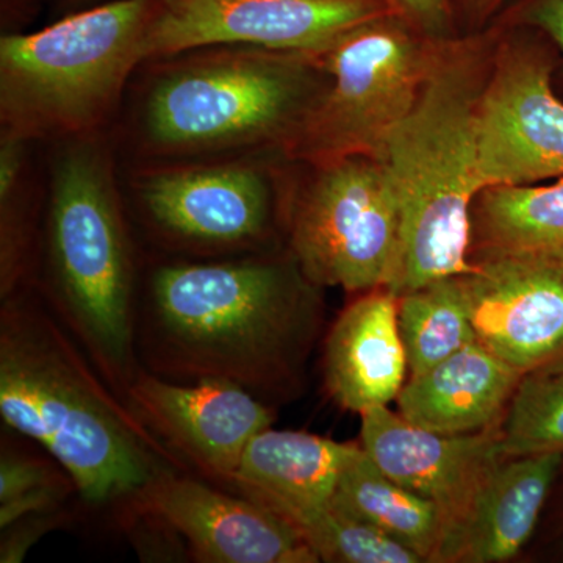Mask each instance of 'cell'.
<instances>
[{"label": "cell", "instance_id": "6da1fadb", "mask_svg": "<svg viewBox=\"0 0 563 563\" xmlns=\"http://www.w3.org/2000/svg\"><path fill=\"white\" fill-rule=\"evenodd\" d=\"M144 63L129 143L147 163L282 150L325 81L317 55L240 44Z\"/></svg>", "mask_w": 563, "mask_h": 563}, {"label": "cell", "instance_id": "7a4b0ae2", "mask_svg": "<svg viewBox=\"0 0 563 563\" xmlns=\"http://www.w3.org/2000/svg\"><path fill=\"white\" fill-rule=\"evenodd\" d=\"M492 54L477 41L442 40L417 102L385 141L379 158L399 211L396 298L472 268V211L484 190L477 106Z\"/></svg>", "mask_w": 563, "mask_h": 563}, {"label": "cell", "instance_id": "3957f363", "mask_svg": "<svg viewBox=\"0 0 563 563\" xmlns=\"http://www.w3.org/2000/svg\"><path fill=\"white\" fill-rule=\"evenodd\" d=\"M0 413L49 451L90 503L136 495L157 476L150 439L96 380L49 317L7 296Z\"/></svg>", "mask_w": 563, "mask_h": 563}, {"label": "cell", "instance_id": "277c9868", "mask_svg": "<svg viewBox=\"0 0 563 563\" xmlns=\"http://www.w3.org/2000/svg\"><path fill=\"white\" fill-rule=\"evenodd\" d=\"M310 285L298 263L163 266L151 287L157 357L179 376L268 390L309 324Z\"/></svg>", "mask_w": 563, "mask_h": 563}, {"label": "cell", "instance_id": "5b68a950", "mask_svg": "<svg viewBox=\"0 0 563 563\" xmlns=\"http://www.w3.org/2000/svg\"><path fill=\"white\" fill-rule=\"evenodd\" d=\"M157 0H113L0 38V132L36 143L103 132L146 62Z\"/></svg>", "mask_w": 563, "mask_h": 563}, {"label": "cell", "instance_id": "8992f818", "mask_svg": "<svg viewBox=\"0 0 563 563\" xmlns=\"http://www.w3.org/2000/svg\"><path fill=\"white\" fill-rule=\"evenodd\" d=\"M47 240L63 301L106 358L124 361L132 340V258L106 131L57 143Z\"/></svg>", "mask_w": 563, "mask_h": 563}, {"label": "cell", "instance_id": "52a82bcc", "mask_svg": "<svg viewBox=\"0 0 563 563\" xmlns=\"http://www.w3.org/2000/svg\"><path fill=\"white\" fill-rule=\"evenodd\" d=\"M440 41L401 13L344 33L320 55L324 85L282 152L307 165L377 157L417 102Z\"/></svg>", "mask_w": 563, "mask_h": 563}, {"label": "cell", "instance_id": "ba28073f", "mask_svg": "<svg viewBox=\"0 0 563 563\" xmlns=\"http://www.w3.org/2000/svg\"><path fill=\"white\" fill-rule=\"evenodd\" d=\"M292 206L291 247L314 287L387 288L398 262L401 211L387 168L373 155L314 163Z\"/></svg>", "mask_w": 563, "mask_h": 563}, {"label": "cell", "instance_id": "9c48e42d", "mask_svg": "<svg viewBox=\"0 0 563 563\" xmlns=\"http://www.w3.org/2000/svg\"><path fill=\"white\" fill-rule=\"evenodd\" d=\"M393 13L401 11L390 0H157L146 62L225 44L320 57L344 33Z\"/></svg>", "mask_w": 563, "mask_h": 563}, {"label": "cell", "instance_id": "30bf717a", "mask_svg": "<svg viewBox=\"0 0 563 563\" xmlns=\"http://www.w3.org/2000/svg\"><path fill=\"white\" fill-rule=\"evenodd\" d=\"M484 190L563 177V102L542 46L507 40L493 52L477 106Z\"/></svg>", "mask_w": 563, "mask_h": 563}, {"label": "cell", "instance_id": "8fae6325", "mask_svg": "<svg viewBox=\"0 0 563 563\" xmlns=\"http://www.w3.org/2000/svg\"><path fill=\"white\" fill-rule=\"evenodd\" d=\"M133 188L151 221L184 242L246 244L261 239L272 221V176L247 155L147 163Z\"/></svg>", "mask_w": 563, "mask_h": 563}, {"label": "cell", "instance_id": "7c38bea8", "mask_svg": "<svg viewBox=\"0 0 563 563\" xmlns=\"http://www.w3.org/2000/svg\"><path fill=\"white\" fill-rule=\"evenodd\" d=\"M477 342L528 374L563 358V255H481L459 276Z\"/></svg>", "mask_w": 563, "mask_h": 563}, {"label": "cell", "instance_id": "4fadbf2b", "mask_svg": "<svg viewBox=\"0 0 563 563\" xmlns=\"http://www.w3.org/2000/svg\"><path fill=\"white\" fill-rule=\"evenodd\" d=\"M361 418L362 450L391 479L442 510L444 540L462 523L493 470L507 459L501 426L446 435L412 424L388 406L366 410Z\"/></svg>", "mask_w": 563, "mask_h": 563}, {"label": "cell", "instance_id": "5bb4252c", "mask_svg": "<svg viewBox=\"0 0 563 563\" xmlns=\"http://www.w3.org/2000/svg\"><path fill=\"white\" fill-rule=\"evenodd\" d=\"M136 495H141L144 512L179 532L198 561L320 562L290 521L250 498H235L176 476H155Z\"/></svg>", "mask_w": 563, "mask_h": 563}, {"label": "cell", "instance_id": "9a60e30c", "mask_svg": "<svg viewBox=\"0 0 563 563\" xmlns=\"http://www.w3.org/2000/svg\"><path fill=\"white\" fill-rule=\"evenodd\" d=\"M129 396L143 424L222 479L232 481L247 444L272 428L268 407L251 391L224 380L177 385L141 376Z\"/></svg>", "mask_w": 563, "mask_h": 563}, {"label": "cell", "instance_id": "2e32d148", "mask_svg": "<svg viewBox=\"0 0 563 563\" xmlns=\"http://www.w3.org/2000/svg\"><path fill=\"white\" fill-rule=\"evenodd\" d=\"M325 384L355 413L396 401L409 376L398 325V298L377 288L351 303L325 343Z\"/></svg>", "mask_w": 563, "mask_h": 563}, {"label": "cell", "instance_id": "e0dca14e", "mask_svg": "<svg viewBox=\"0 0 563 563\" xmlns=\"http://www.w3.org/2000/svg\"><path fill=\"white\" fill-rule=\"evenodd\" d=\"M525 374L487 350L466 344L428 372L409 376L398 412L428 431L463 435L499 428Z\"/></svg>", "mask_w": 563, "mask_h": 563}, {"label": "cell", "instance_id": "ac0fdd59", "mask_svg": "<svg viewBox=\"0 0 563 563\" xmlns=\"http://www.w3.org/2000/svg\"><path fill=\"white\" fill-rule=\"evenodd\" d=\"M562 455L504 459L444 540L439 562L498 563L520 553L539 523Z\"/></svg>", "mask_w": 563, "mask_h": 563}, {"label": "cell", "instance_id": "d6986e66", "mask_svg": "<svg viewBox=\"0 0 563 563\" xmlns=\"http://www.w3.org/2000/svg\"><path fill=\"white\" fill-rule=\"evenodd\" d=\"M361 451V444L268 428L247 444L232 483L246 498L290 520L331 507L340 476Z\"/></svg>", "mask_w": 563, "mask_h": 563}, {"label": "cell", "instance_id": "ffe728a7", "mask_svg": "<svg viewBox=\"0 0 563 563\" xmlns=\"http://www.w3.org/2000/svg\"><path fill=\"white\" fill-rule=\"evenodd\" d=\"M331 506L379 529L420 555L422 561L439 562L446 536L442 510L391 479L365 451L344 468Z\"/></svg>", "mask_w": 563, "mask_h": 563}, {"label": "cell", "instance_id": "44dd1931", "mask_svg": "<svg viewBox=\"0 0 563 563\" xmlns=\"http://www.w3.org/2000/svg\"><path fill=\"white\" fill-rule=\"evenodd\" d=\"M472 225V257L563 255V177L547 185L485 188L474 201Z\"/></svg>", "mask_w": 563, "mask_h": 563}, {"label": "cell", "instance_id": "7402d4cb", "mask_svg": "<svg viewBox=\"0 0 563 563\" xmlns=\"http://www.w3.org/2000/svg\"><path fill=\"white\" fill-rule=\"evenodd\" d=\"M398 325L409 376L477 342L459 276L433 280L398 298Z\"/></svg>", "mask_w": 563, "mask_h": 563}, {"label": "cell", "instance_id": "603a6c76", "mask_svg": "<svg viewBox=\"0 0 563 563\" xmlns=\"http://www.w3.org/2000/svg\"><path fill=\"white\" fill-rule=\"evenodd\" d=\"M31 141L0 132V284L13 295L29 272L35 213Z\"/></svg>", "mask_w": 563, "mask_h": 563}, {"label": "cell", "instance_id": "cb8c5ba5", "mask_svg": "<svg viewBox=\"0 0 563 563\" xmlns=\"http://www.w3.org/2000/svg\"><path fill=\"white\" fill-rule=\"evenodd\" d=\"M507 459L563 454V358L525 374L501 422Z\"/></svg>", "mask_w": 563, "mask_h": 563}, {"label": "cell", "instance_id": "d4e9b609", "mask_svg": "<svg viewBox=\"0 0 563 563\" xmlns=\"http://www.w3.org/2000/svg\"><path fill=\"white\" fill-rule=\"evenodd\" d=\"M290 523L320 561L335 563H421L409 548L385 536L379 529L357 518L339 512L333 507L299 514Z\"/></svg>", "mask_w": 563, "mask_h": 563}, {"label": "cell", "instance_id": "484cf974", "mask_svg": "<svg viewBox=\"0 0 563 563\" xmlns=\"http://www.w3.org/2000/svg\"><path fill=\"white\" fill-rule=\"evenodd\" d=\"M63 484L44 463L27 457L2 455L0 462V504L13 501L51 485Z\"/></svg>", "mask_w": 563, "mask_h": 563}, {"label": "cell", "instance_id": "4316f807", "mask_svg": "<svg viewBox=\"0 0 563 563\" xmlns=\"http://www.w3.org/2000/svg\"><path fill=\"white\" fill-rule=\"evenodd\" d=\"M62 517L57 514V510H51V512L27 515V517L14 521L9 528L2 529L3 540L2 548H0V562H22L29 548L38 542L41 536L54 529Z\"/></svg>", "mask_w": 563, "mask_h": 563}, {"label": "cell", "instance_id": "83f0119b", "mask_svg": "<svg viewBox=\"0 0 563 563\" xmlns=\"http://www.w3.org/2000/svg\"><path fill=\"white\" fill-rule=\"evenodd\" d=\"M404 16L433 40H448L451 9L448 0H390Z\"/></svg>", "mask_w": 563, "mask_h": 563}, {"label": "cell", "instance_id": "f1b7e54d", "mask_svg": "<svg viewBox=\"0 0 563 563\" xmlns=\"http://www.w3.org/2000/svg\"><path fill=\"white\" fill-rule=\"evenodd\" d=\"M521 18L526 24L547 33L563 55V0H531Z\"/></svg>", "mask_w": 563, "mask_h": 563}, {"label": "cell", "instance_id": "f546056e", "mask_svg": "<svg viewBox=\"0 0 563 563\" xmlns=\"http://www.w3.org/2000/svg\"><path fill=\"white\" fill-rule=\"evenodd\" d=\"M472 2L477 10L487 11L495 9L501 0H472Z\"/></svg>", "mask_w": 563, "mask_h": 563}, {"label": "cell", "instance_id": "4dcf8cb0", "mask_svg": "<svg viewBox=\"0 0 563 563\" xmlns=\"http://www.w3.org/2000/svg\"><path fill=\"white\" fill-rule=\"evenodd\" d=\"M57 2L62 3L63 7H76L80 3H87L88 0H57Z\"/></svg>", "mask_w": 563, "mask_h": 563}]
</instances>
